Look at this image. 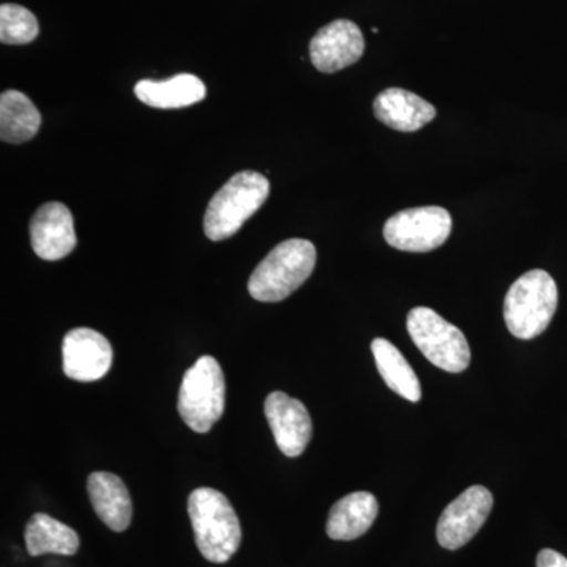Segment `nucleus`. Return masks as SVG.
<instances>
[{
    "label": "nucleus",
    "mask_w": 567,
    "mask_h": 567,
    "mask_svg": "<svg viewBox=\"0 0 567 567\" xmlns=\"http://www.w3.org/2000/svg\"><path fill=\"white\" fill-rule=\"evenodd\" d=\"M188 514L196 546L212 563L229 561L241 544V525L229 499L221 492L200 487L188 498Z\"/></svg>",
    "instance_id": "nucleus-1"
},
{
    "label": "nucleus",
    "mask_w": 567,
    "mask_h": 567,
    "mask_svg": "<svg viewBox=\"0 0 567 567\" xmlns=\"http://www.w3.org/2000/svg\"><path fill=\"white\" fill-rule=\"evenodd\" d=\"M316 246L303 238H290L268 252L249 278L254 300L278 303L300 289L315 271Z\"/></svg>",
    "instance_id": "nucleus-2"
},
{
    "label": "nucleus",
    "mask_w": 567,
    "mask_h": 567,
    "mask_svg": "<svg viewBox=\"0 0 567 567\" xmlns=\"http://www.w3.org/2000/svg\"><path fill=\"white\" fill-rule=\"evenodd\" d=\"M268 194L270 182L265 175L252 171L235 174L208 204L204 218L205 235L212 241L234 237L262 207Z\"/></svg>",
    "instance_id": "nucleus-3"
},
{
    "label": "nucleus",
    "mask_w": 567,
    "mask_h": 567,
    "mask_svg": "<svg viewBox=\"0 0 567 567\" xmlns=\"http://www.w3.org/2000/svg\"><path fill=\"white\" fill-rule=\"evenodd\" d=\"M558 306V287L547 271L532 270L522 275L507 290L505 322L517 339H535L554 319Z\"/></svg>",
    "instance_id": "nucleus-4"
},
{
    "label": "nucleus",
    "mask_w": 567,
    "mask_h": 567,
    "mask_svg": "<svg viewBox=\"0 0 567 567\" xmlns=\"http://www.w3.org/2000/svg\"><path fill=\"white\" fill-rule=\"evenodd\" d=\"M226 382L221 365L213 357H200L183 375L178 413L192 431L207 434L221 420Z\"/></svg>",
    "instance_id": "nucleus-5"
},
{
    "label": "nucleus",
    "mask_w": 567,
    "mask_h": 567,
    "mask_svg": "<svg viewBox=\"0 0 567 567\" xmlns=\"http://www.w3.org/2000/svg\"><path fill=\"white\" fill-rule=\"evenodd\" d=\"M406 330L420 352L436 368L458 374L468 368L472 360L465 334L447 322L434 309H412L406 317Z\"/></svg>",
    "instance_id": "nucleus-6"
},
{
    "label": "nucleus",
    "mask_w": 567,
    "mask_h": 567,
    "mask_svg": "<svg viewBox=\"0 0 567 567\" xmlns=\"http://www.w3.org/2000/svg\"><path fill=\"white\" fill-rule=\"evenodd\" d=\"M453 230V218L442 207H417L395 213L383 227L386 244L405 252L440 248Z\"/></svg>",
    "instance_id": "nucleus-7"
},
{
    "label": "nucleus",
    "mask_w": 567,
    "mask_h": 567,
    "mask_svg": "<svg viewBox=\"0 0 567 567\" xmlns=\"http://www.w3.org/2000/svg\"><path fill=\"white\" fill-rule=\"evenodd\" d=\"M494 496L483 486L466 488L446 506L436 524V539L447 550L466 546L486 524Z\"/></svg>",
    "instance_id": "nucleus-8"
},
{
    "label": "nucleus",
    "mask_w": 567,
    "mask_h": 567,
    "mask_svg": "<svg viewBox=\"0 0 567 567\" xmlns=\"http://www.w3.org/2000/svg\"><path fill=\"white\" fill-rule=\"evenodd\" d=\"M63 372L76 382H96L110 372L112 347L99 331L74 328L63 339Z\"/></svg>",
    "instance_id": "nucleus-9"
},
{
    "label": "nucleus",
    "mask_w": 567,
    "mask_h": 567,
    "mask_svg": "<svg viewBox=\"0 0 567 567\" xmlns=\"http://www.w3.org/2000/svg\"><path fill=\"white\" fill-rule=\"evenodd\" d=\"M364 47L360 28L352 21L338 20L316 33L309 44V58L322 73H336L360 61Z\"/></svg>",
    "instance_id": "nucleus-10"
},
{
    "label": "nucleus",
    "mask_w": 567,
    "mask_h": 567,
    "mask_svg": "<svg viewBox=\"0 0 567 567\" xmlns=\"http://www.w3.org/2000/svg\"><path fill=\"white\" fill-rule=\"evenodd\" d=\"M264 409L281 453L287 457L301 456L312 436V421L308 409L298 399L290 398L282 391L268 395Z\"/></svg>",
    "instance_id": "nucleus-11"
},
{
    "label": "nucleus",
    "mask_w": 567,
    "mask_h": 567,
    "mask_svg": "<svg viewBox=\"0 0 567 567\" xmlns=\"http://www.w3.org/2000/svg\"><path fill=\"white\" fill-rule=\"evenodd\" d=\"M33 251L43 260H61L76 248L73 216L66 205L48 203L41 205L31 221Z\"/></svg>",
    "instance_id": "nucleus-12"
},
{
    "label": "nucleus",
    "mask_w": 567,
    "mask_h": 567,
    "mask_svg": "<svg viewBox=\"0 0 567 567\" xmlns=\"http://www.w3.org/2000/svg\"><path fill=\"white\" fill-rule=\"evenodd\" d=\"M374 115L390 128L412 133L434 121L436 110L415 93L393 87L377 95Z\"/></svg>",
    "instance_id": "nucleus-13"
},
{
    "label": "nucleus",
    "mask_w": 567,
    "mask_h": 567,
    "mask_svg": "<svg viewBox=\"0 0 567 567\" xmlns=\"http://www.w3.org/2000/svg\"><path fill=\"white\" fill-rule=\"evenodd\" d=\"M87 492L96 516L112 532L122 533L132 524L133 503L128 488L121 477L107 472L92 473Z\"/></svg>",
    "instance_id": "nucleus-14"
},
{
    "label": "nucleus",
    "mask_w": 567,
    "mask_h": 567,
    "mask_svg": "<svg viewBox=\"0 0 567 567\" xmlns=\"http://www.w3.org/2000/svg\"><path fill=\"white\" fill-rule=\"evenodd\" d=\"M379 516V502L369 492H353L331 507L327 535L334 540H353L365 535Z\"/></svg>",
    "instance_id": "nucleus-15"
},
{
    "label": "nucleus",
    "mask_w": 567,
    "mask_h": 567,
    "mask_svg": "<svg viewBox=\"0 0 567 567\" xmlns=\"http://www.w3.org/2000/svg\"><path fill=\"white\" fill-rule=\"evenodd\" d=\"M137 99L158 110H181L203 102L207 89L199 78L182 73L166 81H140L134 87Z\"/></svg>",
    "instance_id": "nucleus-16"
},
{
    "label": "nucleus",
    "mask_w": 567,
    "mask_h": 567,
    "mask_svg": "<svg viewBox=\"0 0 567 567\" xmlns=\"http://www.w3.org/2000/svg\"><path fill=\"white\" fill-rule=\"evenodd\" d=\"M24 539L29 555L32 557L48 554L71 557L80 550L81 544L80 536L73 528L41 513L29 520Z\"/></svg>",
    "instance_id": "nucleus-17"
},
{
    "label": "nucleus",
    "mask_w": 567,
    "mask_h": 567,
    "mask_svg": "<svg viewBox=\"0 0 567 567\" xmlns=\"http://www.w3.org/2000/svg\"><path fill=\"white\" fill-rule=\"evenodd\" d=\"M377 369L391 391L410 402L421 399V383L404 354L388 339L377 338L371 344Z\"/></svg>",
    "instance_id": "nucleus-18"
},
{
    "label": "nucleus",
    "mask_w": 567,
    "mask_h": 567,
    "mask_svg": "<svg viewBox=\"0 0 567 567\" xmlns=\"http://www.w3.org/2000/svg\"><path fill=\"white\" fill-rule=\"evenodd\" d=\"M41 126V114L28 95L7 91L0 96V140L22 144L33 140Z\"/></svg>",
    "instance_id": "nucleus-19"
},
{
    "label": "nucleus",
    "mask_w": 567,
    "mask_h": 567,
    "mask_svg": "<svg viewBox=\"0 0 567 567\" xmlns=\"http://www.w3.org/2000/svg\"><path fill=\"white\" fill-rule=\"evenodd\" d=\"M35 14L17 3L0 7V41L3 44H28L39 37Z\"/></svg>",
    "instance_id": "nucleus-20"
},
{
    "label": "nucleus",
    "mask_w": 567,
    "mask_h": 567,
    "mask_svg": "<svg viewBox=\"0 0 567 567\" xmlns=\"http://www.w3.org/2000/svg\"><path fill=\"white\" fill-rule=\"evenodd\" d=\"M537 567H567V558L558 551L544 548L536 558Z\"/></svg>",
    "instance_id": "nucleus-21"
}]
</instances>
